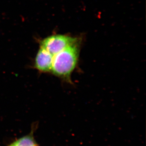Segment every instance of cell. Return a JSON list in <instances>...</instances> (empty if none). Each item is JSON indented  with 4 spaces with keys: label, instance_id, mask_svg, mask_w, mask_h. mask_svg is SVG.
Here are the masks:
<instances>
[{
    "label": "cell",
    "instance_id": "6da1fadb",
    "mask_svg": "<svg viewBox=\"0 0 146 146\" xmlns=\"http://www.w3.org/2000/svg\"><path fill=\"white\" fill-rule=\"evenodd\" d=\"M81 42L72 44L54 55L51 72L67 82L72 83V73L78 64Z\"/></svg>",
    "mask_w": 146,
    "mask_h": 146
},
{
    "label": "cell",
    "instance_id": "277c9868",
    "mask_svg": "<svg viewBox=\"0 0 146 146\" xmlns=\"http://www.w3.org/2000/svg\"><path fill=\"white\" fill-rule=\"evenodd\" d=\"M8 146H37L32 137L27 136L17 140Z\"/></svg>",
    "mask_w": 146,
    "mask_h": 146
},
{
    "label": "cell",
    "instance_id": "7a4b0ae2",
    "mask_svg": "<svg viewBox=\"0 0 146 146\" xmlns=\"http://www.w3.org/2000/svg\"><path fill=\"white\" fill-rule=\"evenodd\" d=\"M81 41L79 37L66 34H54L42 40L40 46L54 55Z\"/></svg>",
    "mask_w": 146,
    "mask_h": 146
},
{
    "label": "cell",
    "instance_id": "3957f363",
    "mask_svg": "<svg viewBox=\"0 0 146 146\" xmlns=\"http://www.w3.org/2000/svg\"><path fill=\"white\" fill-rule=\"evenodd\" d=\"M54 55L40 46L35 59V66L40 72H48L52 71Z\"/></svg>",
    "mask_w": 146,
    "mask_h": 146
}]
</instances>
